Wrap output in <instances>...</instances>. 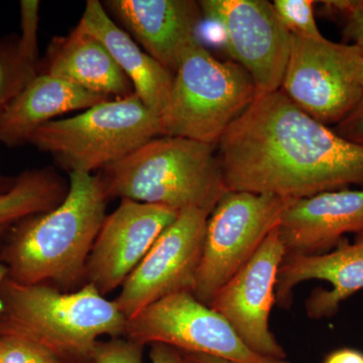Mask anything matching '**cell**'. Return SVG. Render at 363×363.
Wrapping results in <instances>:
<instances>
[{"instance_id":"4316f807","label":"cell","mask_w":363,"mask_h":363,"mask_svg":"<svg viewBox=\"0 0 363 363\" xmlns=\"http://www.w3.org/2000/svg\"><path fill=\"white\" fill-rule=\"evenodd\" d=\"M320 4L325 13L330 16H343L345 20L355 11L363 9V0H327Z\"/></svg>"},{"instance_id":"603a6c76","label":"cell","mask_w":363,"mask_h":363,"mask_svg":"<svg viewBox=\"0 0 363 363\" xmlns=\"http://www.w3.org/2000/svg\"><path fill=\"white\" fill-rule=\"evenodd\" d=\"M313 0H274V11L281 25L291 35L302 39H322L323 35L315 18Z\"/></svg>"},{"instance_id":"d6a6232c","label":"cell","mask_w":363,"mask_h":363,"mask_svg":"<svg viewBox=\"0 0 363 363\" xmlns=\"http://www.w3.org/2000/svg\"><path fill=\"white\" fill-rule=\"evenodd\" d=\"M9 226H0V243H1L2 238H4V233H6V229ZM9 277V271H7L6 267L0 262V312H1V286L4 281Z\"/></svg>"},{"instance_id":"f546056e","label":"cell","mask_w":363,"mask_h":363,"mask_svg":"<svg viewBox=\"0 0 363 363\" xmlns=\"http://www.w3.org/2000/svg\"><path fill=\"white\" fill-rule=\"evenodd\" d=\"M323 363H363V352L354 348H339L329 353Z\"/></svg>"},{"instance_id":"7a4b0ae2","label":"cell","mask_w":363,"mask_h":363,"mask_svg":"<svg viewBox=\"0 0 363 363\" xmlns=\"http://www.w3.org/2000/svg\"><path fill=\"white\" fill-rule=\"evenodd\" d=\"M107 200L99 176L69 174L68 193L58 207L7 228L0 262L9 278L23 285H79L106 217Z\"/></svg>"},{"instance_id":"30bf717a","label":"cell","mask_w":363,"mask_h":363,"mask_svg":"<svg viewBox=\"0 0 363 363\" xmlns=\"http://www.w3.org/2000/svg\"><path fill=\"white\" fill-rule=\"evenodd\" d=\"M209 215L184 210L160 235L114 300L128 320L168 296L193 293Z\"/></svg>"},{"instance_id":"484cf974","label":"cell","mask_w":363,"mask_h":363,"mask_svg":"<svg viewBox=\"0 0 363 363\" xmlns=\"http://www.w3.org/2000/svg\"><path fill=\"white\" fill-rule=\"evenodd\" d=\"M335 131L346 140L363 145V97L357 106L337 124Z\"/></svg>"},{"instance_id":"d4e9b609","label":"cell","mask_w":363,"mask_h":363,"mask_svg":"<svg viewBox=\"0 0 363 363\" xmlns=\"http://www.w3.org/2000/svg\"><path fill=\"white\" fill-rule=\"evenodd\" d=\"M21 35L18 47L26 59L38 65V30L40 23V1H21Z\"/></svg>"},{"instance_id":"9c48e42d","label":"cell","mask_w":363,"mask_h":363,"mask_svg":"<svg viewBox=\"0 0 363 363\" xmlns=\"http://www.w3.org/2000/svg\"><path fill=\"white\" fill-rule=\"evenodd\" d=\"M126 338L145 346L161 343L182 352L202 353L233 363H290L257 354L231 325L191 292L174 294L128 320Z\"/></svg>"},{"instance_id":"f1b7e54d","label":"cell","mask_w":363,"mask_h":363,"mask_svg":"<svg viewBox=\"0 0 363 363\" xmlns=\"http://www.w3.org/2000/svg\"><path fill=\"white\" fill-rule=\"evenodd\" d=\"M344 39L363 49V9L346 18Z\"/></svg>"},{"instance_id":"ba28073f","label":"cell","mask_w":363,"mask_h":363,"mask_svg":"<svg viewBox=\"0 0 363 363\" xmlns=\"http://www.w3.org/2000/svg\"><path fill=\"white\" fill-rule=\"evenodd\" d=\"M279 90L320 123L338 124L363 97V49L291 35Z\"/></svg>"},{"instance_id":"7c38bea8","label":"cell","mask_w":363,"mask_h":363,"mask_svg":"<svg viewBox=\"0 0 363 363\" xmlns=\"http://www.w3.org/2000/svg\"><path fill=\"white\" fill-rule=\"evenodd\" d=\"M285 255L278 226L209 304L225 318L248 348L262 357L279 360L286 359V352L269 330V322L276 304L278 272Z\"/></svg>"},{"instance_id":"ac0fdd59","label":"cell","mask_w":363,"mask_h":363,"mask_svg":"<svg viewBox=\"0 0 363 363\" xmlns=\"http://www.w3.org/2000/svg\"><path fill=\"white\" fill-rule=\"evenodd\" d=\"M111 98L95 94L63 79L38 74L0 114V145L28 143L30 136L55 117L88 109Z\"/></svg>"},{"instance_id":"6da1fadb","label":"cell","mask_w":363,"mask_h":363,"mask_svg":"<svg viewBox=\"0 0 363 363\" xmlns=\"http://www.w3.org/2000/svg\"><path fill=\"white\" fill-rule=\"evenodd\" d=\"M218 149L228 191L298 200L363 187V145L313 118L281 90L257 95Z\"/></svg>"},{"instance_id":"ffe728a7","label":"cell","mask_w":363,"mask_h":363,"mask_svg":"<svg viewBox=\"0 0 363 363\" xmlns=\"http://www.w3.org/2000/svg\"><path fill=\"white\" fill-rule=\"evenodd\" d=\"M66 184L54 169H28L18 176L16 185L0 194V226H11L32 215L45 213L65 200Z\"/></svg>"},{"instance_id":"44dd1931","label":"cell","mask_w":363,"mask_h":363,"mask_svg":"<svg viewBox=\"0 0 363 363\" xmlns=\"http://www.w3.org/2000/svg\"><path fill=\"white\" fill-rule=\"evenodd\" d=\"M38 74V65L21 54L18 37L0 40V114Z\"/></svg>"},{"instance_id":"4fadbf2b","label":"cell","mask_w":363,"mask_h":363,"mask_svg":"<svg viewBox=\"0 0 363 363\" xmlns=\"http://www.w3.org/2000/svg\"><path fill=\"white\" fill-rule=\"evenodd\" d=\"M178 212L169 208L121 199L106 215L91 250L86 277L105 296L123 286Z\"/></svg>"},{"instance_id":"9a60e30c","label":"cell","mask_w":363,"mask_h":363,"mask_svg":"<svg viewBox=\"0 0 363 363\" xmlns=\"http://www.w3.org/2000/svg\"><path fill=\"white\" fill-rule=\"evenodd\" d=\"M363 233V189L328 191L286 208L279 234L286 255H313L337 247L344 235Z\"/></svg>"},{"instance_id":"52a82bcc","label":"cell","mask_w":363,"mask_h":363,"mask_svg":"<svg viewBox=\"0 0 363 363\" xmlns=\"http://www.w3.org/2000/svg\"><path fill=\"white\" fill-rule=\"evenodd\" d=\"M295 200L227 191L208 217L193 295L209 306L216 293L252 259Z\"/></svg>"},{"instance_id":"5b68a950","label":"cell","mask_w":363,"mask_h":363,"mask_svg":"<svg viewBox=\"0 0 363 363\" xmlns=\"http://www.w3.org/2000/svg\"><path fill=\"white\" fill-rule=\"evenodd\" d=\"M257 95L252 77L240 64L215 58L197 40L174 75L168 106L160 117L162 136L218 145Z\"/></svg>"},{"instance_id":"83f0119b","label":"cell","mask_w":363,"mask_h":363,"mask_svg":"<svg viewBox=\"0 0 363 363\" xmlns=\"http://www.w3.org/2000/svg\"><path fill=\"white\" fill-rule=\"evenodd\" d=\"M150 363H188L180 350L161 343L150 345Z\"/></svg>"},{"instance_id":"4dcf8cb0","label":"cell","mask_w":363,"mask_h":363,"mask_svg":"<svg viewBox=\"0 0 363 363\" xmlns=\"http://www.w3.org/2000/svg\"><path fill=\"white\" fill-rule=\"evenodd\" d=\"M182 354L184 355L188 363H233L223 359V358L202 354V353L182 352Z\"/></svg>"},{"instance_id":"8992f818","label":"cell","mask_w":363,"mask_h":363,"mask_svg":"<svg viewBox=\"0 0 363 363\" xmlns=\"http://www.w3.org/2000/svg\"><path fill=\"white\" fill-rule=\"evenodd\" d=\"M162 136L161 121L138 95L107 100L38 128L28 143L71 173L91 174Z\"/></svg>"},{"instance_id":"277c9868","label":"cell","mask_w":363,"mask_h":363,"mask_svg":"<svg viewBox=\"0 0 363 363\" xmlns=\"http://www.w3.org/2000/svg\"><path fill=\"white\" fill-rule=\"evenodd\" d=\"M0 325L45 346L68 363H91L99 337H121L128 318L91 284L61 292L48 284L1 286Z\"/></svg>"},{"instance_id":"5bb4252c","label":"cell","mask_w":363,"mask_h":363,"mask_svg":"<svg viewBox=\"0 0 363 363\" xmlns=\"http://www.w3.org/2000/svg\"><path fill=\"white\" fill-rule=\"evenodd\" d=\"M318 279L330 290L315 289L305 303L313 320L334 316L344 301L363 290V233L353 242L342 240L332 252L313 255H285L278 272L276 304L289 309L294 290L304 281Z\"/></svg>"},{"instance_id":"1f68e13d","label":"cell","mask_w":363,"mask_h":363,"mask_svg":"<svg viewBox=\"0 0 363 363\" xmlns=\"http://www.w3.org/2000/svg\"><path fill=\"white\" fill-rule=\"evenodd\" d=\"M18 176H7L1 169V159H0V194L7 192L16 185Z\"/></svg>"},{"instance_id":"7402d4cb","label":"cell","mask_w":363,"mask_h":363,"mask_svg":"<svg viewBox=\"0 0 363 363\" xmlns=\"http://www.w3.org/2000/svg\"><path fill=\"white\" fill-rule=\"evenodd\" d=\"M0 363H68L18 332L0 325Z\"/></svg>"},{"instance_id":"e0dca14e","label":"cell","mask_w":363,"mask_h":363,"mask_svg":"<svg viewBox=\"0 0 363 363\" xmlns=\"http://www.w3.org/2000/svg\"><path fill=\"white\" fill-rule=\"evenodd\" d=\"M78 26L101 42L130 79L135 94L150 111L161 117L171 96L173 74L143 51L112 21L104 4L98 0H88Z\"/></svg>"},{"instance_id":"8fae6325","label":"cell","mask_w":363,"mask_h":363,"mask_svg":"<svg viewBox=\"0 0 363 363\" xmlns=\"http://www.w3.org/2000/svg\"><path fill=\"white\" fill-rule=\"evenodd\" d=\"M201 13L220 26L233 61L250 74L257 95L281 89L291 35L267 0H203Z\"/></svg>"},{"instance_id":"2e32d148","label":"cell","mask_w":363,"mask_h":363,"mask_svg":"<svg viewBox=\"0 0 363 363\" xmlns=\"http://www.w3.org/2000/svg\"><path fill=\"white\" fill-rule=\"evenodd\" d=\"M113 13L145 52L175 75L186 51L197 42L201 18L192 0H109Z\"/></svg>"},{"instance_id":"cb8c5ba5","label":"cell","mask_w":363,"mask_h":363,"mask_svg":"<svg viewBox=\"0 0 363 363\" xmlns=\"http://www.w3.org/2000/svg\"><path fill=\"white\" fill-rule=\"evenodd\" d=\"M143 347L126 337L99 340L91 354V363H143Z\"/></svg>"},{"instance_id":"d6986e66","label":"cell","mask_w":363,"mask_h":363,"mask_svg":"<svg viewBox=\"0 0 363 363\" xmlns=\"http://www.w3.org/2000/svg\"><path fill=\"white\" fill-rule=\"evenodd\" d=\"M42 74L113 99L135 94L130 79L106 48L78 26L65 37L52 40Z\"/></svg>"},{"instance_id":"3957f363","label":"cell","mask_w":363,"mask_h":363,"mask_svg":"<svg viewBox=\"0 0 363 363\" xmlns=\"http://www.w3.org/2000/svg\"><path fill=\"white\" fill-rule=\"evenodd\" d=\"M107 198L130 199L180 212L202 210L211 214L227 192L215 145L159 136L130 156L102 169Z\"/></svg>"}]
</instances>
